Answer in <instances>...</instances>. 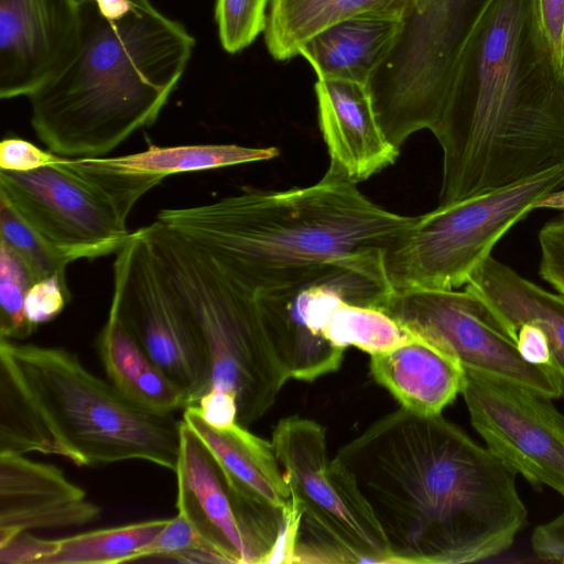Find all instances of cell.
Returning a JSON list of instances; mask_svg holds the SVG:
<instances>
[{
  "label": "cell",
  "mask_w": 564,
  "mask_h": 564,
  "mask_svg": "<svg viewBox=\"0 0 564 564\" xmlns=\"http://www.w3.org/2000/svg\"><path fill=\"white\" fill-rule=\"evenodd\" d=\"M333 460L368 505L390 563H475L507 551L528 519L517 473L442 414L400 408Z\"/></svg>",
  "instance_id": "cell-1"
},
{
  "label": "cell",
  "mask_w": 564,
  "mask_h": 564,
  "mask_svg": "<svg viewBox=\"0 0 564 564\" xmlns=\"http://www.w3.org/2000/svg\"><path fill=\"white\" fill-rule=\"evenodd\" d=\"M433 134L443 153L438 205L564 162V80L540 33L535 0H486Z\"/></svg>",
  "instance_id": "cell-2"
},
{
  "label": "cell",
  "mask_w": 564,
  "mask_h": 564,
  "mask_svg": "<svg viewBox=\"0 0 564 564\" xmlns=\"http://www.w3.org/2000/svg\"><path fill=\"white\" fill-rule=\"evenodd\" d=\"M195 46L149 0H80L77 47L29 99L48 151L97 158L158 120Z\"/></svg>",
  "instance_id": "cell-3"
},
{
  "label": "cell",
  "mask_w": 564,
  "mask_h": 564,
  "mask_svg": "<svg viewBox=\"0 0 564 564\" xmlns=\"http://www.w3.org/2000/svg\"><path fill=\"white\" fill-rule=\"evenodd\" d=\"M155 220L203 250L256 296L300 282L328 261L386 249L413 217L384 209L357 183L326 171L310 186L243 191L161 209Z\"/></svg>",
  "instance_id": "cell-4"
},
{
  "label": "cell",
  "mask_w": 564,
  "mask_h": 564,
  "mask_svg": "<svg viewBox=\"0 0 564 564\" xmlns=\"http://www.w3.org/2000/svg\"><path fill=\"white\" fill-rule=\"evenodd\" d=\"M181 425L128 400L66 348L0 338V454L57 455L79 467L144 460L174 471Z\"/></svg>",
  "instance_id": "cell-5"
},
{
  "label": "cell",
  "mask_w": 564,
  "mask_h": 564,
  "mask_svg": "<svg viewBox=\"0 0 564 564\" xmlns=\"http://www.w3.org/2000/svg\"><path fill=\"white\" fill-rule=\"evenodd\" d=\"M204 345L209 387L236 398L238 423L261 419L289 380L264 332L256 297L203 250L154 220L141 227Z\"/></svg>",
  "instance_id": "cell-6"
},
{
  "label": "cell",
  "mask_w": 564,
  "mask_h": 564,
  "mask_svg": "<svg viewBox=\"0 0 564 564\" xmlns=\"http://www.w3.org/2000/svg\"><path fill=\"white\" fill-rule=\"evenodd\" d=\"M564 186V162L519 182L413 217L383 250L394 290H456L466 285L498 241Z\"/></svg>",
  "instance_id": "cell-7"
},
{
  "label": "cell",
  "mask_w": 564,
  "mask_h": 564,
  "mask_svg": "<svg viewBox=\"0 0 564 564\" xmlns=\"http://www.w3.org/2000/svg\"><path fill=\"white\" fill-rule=\"evenodd\" d=\"M271 444L301 511L294 563H390L387 540L348 476L328 459L317 422L281 419Z\"/></svg>",
  "instance_id": "cell-8"
},
{
  "label": "cell",
  "mask_w": 564,
  "mask_h": 564,
  "mask_svg": "<svg viewBox=\"0 0 564 564\" xmlns=\"http://www.w3.org/2000/svg\"><path fill=\"white\" fill-rule=\"evenodd\" d=\"M486 0H414L369 88L379 123L398 149L436 129L453 70Z\"/></svg>",
  "instance_id": "cell-9"
},
{
  "label": "cell",
  "mask_w": 564,
  "mask_h": 564,
  "mask_svg": "<svg viewBox=\"0 0 564 564\" xmlns=\"http://www.w3.org/2000/svg\"><path fill=\"white\" fill-rule=\"evenodd\" d=\"M382 311L412 335L455 357L464 370L551 399L564 394V379L557 370L527 360L487 304L466 289L394 290Z\"/></svg>",
  "instance_id": "cell-10"
},
{
  "label": "cell",
  "mask_w": 564,
  "mask_h": 564,
  "mask_svg": "<svg viewBox=\"0 0 564 564\" xmlns=\"http://www.w3.org/2000/svg\"><path fill=\"white\" fill-rule=\"evenodd\" d=\"M113 305L131 335L196 405L208 391L209 366L200 337L142 228L113 262Z\"/></svg>",
  "instance_id": "cell-11"
},
{
  "label": "cell",
  "mask_w": 564,
  "mask_h": 564,
  "mask_svg": "<svg viewBox=\"0 0 564 564\" xmlns=\"http://www.w3.org/2000/svg\"><path fill=\"white\" fill-rule=\"evenodd\" d=\"M0 197L70 263L117 253L131 234L113 203L64 156L31 172L0 170Z\"/></svg>",
  "instance_id": "cell-12"
},
{
  "label": "cell",
  "mask_w": 564,
  "mask_h": 564,
  "mask_svg": "<svg viewBox=\"0 0 564 564\" xmlns=\"http://www.w3.org/2000/svg\"><path fill=\"white\" fill-rule=\"evenodd\" d=\"M460 393L487 448L532 485L564 499V414L553 399L468 370Z\"/></svg>",
  "instance_id": "cell-13"
},
{
  "label": "cell",
  "mask_w": 564,
  "mask_h": 564,
  "mask_svg": "<svg viewBox=\"0 0 564 564\" xmlns=\"http://www.w3.org/2000/svg\"><path fill=\"white\" fill-rule=\"evenodd\" d=\"M183 410L182 421L219 466L239 517L265 564L291 498L272 444L238 422L224 429L209 425L196 405Z\"/></svg>",
  "instance_id": "cell-14"
},
{
  "label": "cell",
  "mask_w": 564,
  "mask_h": 564,
  "mask_svg": "<svg viewBox=\"0 0 564 564\" xmlns=\"http://www.w3.org/2000/svg\"><path fill=\"white\" fill-rule=\"evenodd\" d=\"M80 0H0V97H30L74 54Z\"/></svg>",
  "instance_id": "cell-15"
},
{
  "label": "cell",
  "mask_w": 564,
  "mask_h": 564,
  "mask_svg": "<svg viewBox=\"0 0 564 564\" xmlns=\"http://www.w3.org/2000/svg\"><path fill=\"white\" fill-rule=\"evenodd\" d=\"M100 512L56 466L0 454V546L22 532L85 525Z\"/></svg>",
  "instance_id": "cell-16"
},
{
  "label": "cell",
  "mask_w": 564,
  "mask_h": 564,
  "mask_svg": "<svg viewBox=\"0 0 564 564\" xmlns=\"http://www.w3.org/2000/svg\"><path fill=\"white\" fill-rule=\"evenodd\" d=\"M177 514L226 561L262 564V557L246 530L216 460L182 421L176 468Z\"/></svg>",
  "instance_id": "cell-17"
},
{
  "label": "cell",
  "mask_w": 564,
  "mask_h": 564,
  "mask_svg": "<svg viewBox=\"0 0 564 564\" xmlns=\"http://www.w3.org/2000/svg\"><path fill=\"white\" fill-rule=\"evenodd\" d=\"M315 94L328 172L358 184L395 162L400 149L379 123L369 85L317 78Z\"/></svg>",
  "instance_id": "cell-18"
},
{
  "label": "cell",
  "mask_w": 564,
  "mask_h": 564,
  "mask_svg": "<svg viewBox=\"0 0 564 564\" xmlns=\"http://www.w3.org/2000/svg\"><path fill=\"white\" fill-rule=\"evenodd\" d=\"M370 372L401 404L421 415L442 414L460 393V362L427 340L412 335L403 344L370 355Z\"/></svg>",
  "instance_id": "cell-19"
},
{
  "label": "cell",
  "mask_w": 564,
  "mask_h": 564,
  "mask_svg": "<svg viewBox=\"0 0 564 564\" xmlns=\"http://www.w3.org/2000/svg\"><path fill=\"white\" fill-rule=\"evenodd\" d=\"M465 289L487 304L510 335L523 323L539 326L551 365L564 379V295L543 289L491 256L471 274Z\"/></svg>",
  "instance_id": "cell-20"
},
{
  "label": "cell",
  "mask_w": 564,
  "mask_h": 564,
  "mask_svg": "<svg viewBox=\"0 0 564 564\" xmlns=\"http://www.w3.org/2000/svg\"><path fill=\"white\" fill-rule=\"evenodd\" d=\"M254 297L271 348L289 379L313 381L340 367L346 348L311 327L291 284Z\"/></svg>",
  "instance_id": "cell-21"
},
{
  "label": "cell",
  "mask_w": 564,
  "mask_h": 564,
  "mask_svg": "<svg viewBox=\"0 0 564 564\" xmlns=\"http://www.w3.org/2000/svg\"><path fill=\"white\" fill-rule=\"evenodd\" d=\"M402 21L357 18L319 32L299 55L317 78H341L369 85L370 78L389 55Z\"/></svg>",
  "instance_id": "cell-22"
},
{
  "label": "cell",
  "mask_w": 564,
  "mask_h": 564,
  "mask_svg": "<svg viewBox=\"0 0 564 564\" xmlns=\"http://www.w3.org/2000/svg\"><path fill=\"white\" fill-rule=\"evenodd\" d=\"M414 0H270L264 41L271 56L288 61L327 28L357 18L403 21Z\"/></svg>",
  "instance_id": "cell-23"
},
{
  "label": "cell",
  "mask_w": 564,
  "mask_h": 564,
  "mask_svg": "<svg viewBox=\"0 0 564 564\" xmlns=\"http://www.w3.org/2000/svg\"><path fill=\"white\" fill-rule=\"evenodd\" d=\"M97 350L108 381L131 402L158 413L187 406L183 390L150 359L111 304Z\"/></svg>",
  "instance_id": "cell-24"
},
{
  "label": "cell",
  "mask_w": 564,
  "mask_h": 564,
  "mask_svg": "<svg viewBox=\"0 0 564 564\" xmlns=\"http://www.w3.org/2000/svg\"><path fill=\"white\" fill-rule=\"evenodd\" d=\"M275 147L251 148L239 144L155 145L119 156L85 158L101 170L132 177L150 189L165 177L181 173L218 170L262 162L279 156Z\"/></svg>",
  "instance_id": "cell-25"
},
{
  "label": "cell",
  "mask_w": 564,
  "mask_h": 564,
  "mask_svg": "<svg viewBox=\"0 0 564 564\" xmlns=\"http://www.w3.org/2000/svg\"><path fill=\"white\" fill-rule=\"evenodd\" d=\"M170 519H153L47 539L42 564H115L139 561Z\"/></svg>",
  "instance_id": "cell-26"
},
{
  "label": "cell",
  "mask_w": 564,
  "mask_h": 564,
  "mask_svg": "<svg viewBox=\"0 0 564 564\" xmlns=\"http://www.w3.org/2000/svg\"><path fill=\"white\" fill-rule=\"evenodd\" d=\"M323 334L339 347L355 346L369 355L393 349L411 337L384 311L346 301L330 310Z\"/></svg>",
  "instance_id": "cell-27"
},
{
  "label": "cell",
  "mask_w": 564,
  "mask_h": 564,
  "mask_svg": "<svg viewBox=\"0 0 564 564\" xmlns=\"http://www.w3.org/2000/svg\"><path fill=\"white\" fill-rule=\"evenodd\" d=\"M0 240L21 258L34 282L52 275L66 278L70 262L1 197Z\"/></svg>",
  "instance_id": "cell-28"
},
{
  "label": "cell",
  "mask_w": 564,
  "mask_h": 564,
  "mask_svg": "<svg viewBox=\"0 0 564 564\" xmlns=\"http://www.w3.org/2000/svg\"><path fill=\"white\" fill-rule=\"evenodd\" d=\"M33 283L25 263L0 240V338L20 341L36 330L24 312L25 295Z\"/></svg>",
  "instance_id": "cell-29"
},
{
  "label": "cell",
  "mask_w": 564,
  "mask_h": 564,
  "mask_svg": "<svg viewBox=\"0 0 564 564\" xmlns=\"http://www.w3.org/2000/svg\"><path fill=\"white\" fill-rule=\"evenodd\" d=\"M270 0H216L215 20L223 48L230 54L248 47L267 26Z\"/></svg>",
  "instance_id": "cell-30"
},
{
  "label": "cell",
  "mask_w": 564,
  "mask_h": 564,
  "mask_svg": "<svg viewBox=\"0 0 564 564\" xmlns=\"http://www.w3.org/2000/svg\"><path fill=\"white\" fill-rule=\"evenodd\" d=\"M152 557L177 563H226L224 557L180 514L170 518L139 560Z\"/></svg>",
  "instance_id": "cell-31"
},
{
  "label": "cell",
  "mask_w": 564,
  "mask_h": 564,
  "mask_svg": "<svg viewBox=\"0 0 564 564\" xmlns=\"http://www.w3.org/2000/svg\"><path fill=\"white\" fill-rule=\"evenodd\" d=\"M72 293L66 278L52 275L34 282L25 295L24 312L28 321L39 325L53 321L70 302Z\"/></svg>",
  "instance_id": "cell-32"
},
{
  "label": "cell",
  "mask_w": 564,
  "mask_h": 564,
  "mask_svg": "<svg viewBox=\"0 0 564 564\" xmlns=\"http://www.w3.org/2000/svg\"><path fill=\"white\" fill-rule=\"evenodd\" d=\"M539 274L564 295V212L539 230Z\"/></svg>",
  "instance_id": "cell-33"
},
{
  "label": "cell",
  "mask_w": 564,
  "mask_h": 564,
  "mask_svg": "<svg viewBox=\"0 0 564 564\" xmlns=\"http://www.w3.org/2000/svg\"><path fill=\"white\" fill-rule=\"evenodd\" d=\"M535 13L554 70L564 80V0H535Z\"/></svg>",
  "instance_id": "cell-34"
},
{
  "label": "cell",
  "mask_w": 564,
  "mask_h": 564,
  "mask_svg": "<svg viewBox=\"0 0 564 564\" xmlns=\"http://www.w3.org/2000/svg\"><path fill=\"white\" fill-rule=\"evenodd\" d=\"M59 155L43 150L19 137L4 138L0 143V170L24 173L55 164Z\"/></svg>",
  "instance_id": "cell-35"
},
{
  "label": "cell",
  "mask_w": 564,
  "mask_h": 564,
  "mask_svg": "<svg viewBox=\"0 0 564 564\" xmlns=\"http://www.w3.org/2000/svg\"><path fill=\"white\" fill-rule=\"evenodd\" d=\"M196 406L205 422L214 427L224 429L238 422L237 401L228 392L210 389Z\"/></svg>",
  "instance_id": "cell-36"
},
{
  "label": "cell",
  "mask_w": 564,
  "mask_h": 564,
  "mask_svg": "<svg viewBox=\"0 0 564 564\" xmlns=\"http://www.w3.org/2000/svg\"><path fill=\"white\" fill-rule=\"evenodd\" d=\"M536 209H556L564 212V188L551 192L536 204Z\"/></svg>",
  "instance_id": "cell-37"
}]
</instances>
